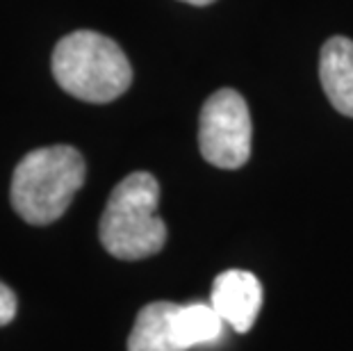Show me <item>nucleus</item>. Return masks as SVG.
Masks as SVG:
<instances>
[{"label": "nucleus", "mask_w": 353, "mask_h": 351, "mask_svg": "<svg viewBox=\"0 0 353 351\" xmlns=\"http://www.w3.org/2000/svg\"><path fill=\"white\" fill-rule=\"evenodd\" d=\"M17 294L10 285L0 281V326H7L17 317Z\"/></svg>", "instance_id": "nucleus-9"}, {"label": "nucleus", "mask_w": 353, "mask_h": 351, "mask_svg": "<svg viewBox=\"0 0 353 351\" xmlns=\"http://www.w3.org/2000/svg\"><path fill=\"white\" fill-rule=\"evenodd\" d=\"M221 315L212 308V303H185L176 305L174 312V331L176 340L183 351H190L194 347L212 345L221 335L223 328Z\"/></svg>", "instance_id": "nucleus-8"}, {"label": "nucleus", "mask_w": 353, "mask_h": 351, "mask_svg": "<svg viewBox=\"0 0 353 351\" xmlns=\"http://www.w3.org/2000/svg\"><path fill=\"white\" fill-rule=\"evenodd\" d=\"M160 185L148 171H134L112 190L101 217V244L119 260H141L162 251L167 226L157 214Z\"/></svg>", "instance_id": "nucleus-2"}, {"label": "nucleus", "mask_w": 353, "mask_h": 351, "mask_svg": "<svg viewBox=\"0 0 353 351\" xmlns=\"http://www.w3.org/2000/svg\"><path fill=\"white\" fill-rule=\"evenodd\" d=\"M52 76L66 94L87 103H110L125 94L132 66L117 41L94 30H78L57 41Z\"/></svg>", "instance_id": "nucleus-3"}, {"label": "nucleus", "mask_w": 353, "mask_h": 351, "mask_svg": "<svg viewBox=\"0 0 353 351\" xmlns=\"http://www.w3.org/2000/svg\"><path fill=\"white\" fill-rule=\"evenodd\" d=\"M85 183V160L78 148L57 144L30 151L17 164L10 199L32 226L57 221Z\"/></svg>", "instance_id": "nucleus-1"}, {"label": "nucleus", "mask_w": 353, "mask_h": 351, "mask_svg": "<svg viewBox=\"0 0 353 351\" xmlns=\"http://www.w3.org/2000/svg\"><path fill=\"white\" fill-rule=\"evenodd\" d=\"M319 78L330 106L353 117V41L330 37L319 55Z\"/></svg>", "instance_id": "nucleus-6"}, {"label": "nucleus", "mask_w": 353, "mask_h": 351, "mask_svg": "<svg viewBox=\"0 0 353 351\" xmlns=\"http://www.w3.org/2000/svg\"><path fill=\"white\" fill-rule=\"evenodd\" d=\"M178 303L153 301L139 310L128 338V351H183L176 340L174 312Z\"/></svg>", "instance_id": "nucleus-7"}, {"label": "nucleus", "mask_w": 353, "mask_h": 351, "mask_svg": "<svg viewBox=\"0 0 353 351\" xmlns=\"http://www.w3.org/2000/svg\"><path fill=\"white\" fill-rule=\"evenodd\" d=\"M183 3H190V5L201 7V5H210V3H214V0H183Z\"/></svg>", "instance_id": "nucleus-10"}, {"label": "nucleus", "mask_w": 353, "mask_h": 351, "mask_svg": "<svg viewBox=\"0 0 353 351\" xmlns=\"http://www.w3.org/2000/svg\"><path fill=\"white\" fill-rule=\"evenodd\" d=\"M262 285L258 276L244 270L221 272L212 283L210 303L237 333L251 331L262 308Z\"/></svg>", "instance_id": "nucleus-5"}, {"label": "nucleus", "mask_w": 353, "mask_h": 351, "mask_svg": "<svg viewBox=\"0 0 353 351\" xmlns=\"http://www.w3.org/2000/svg\"><path fill=\"white\" fill-rule=\"evenodd\" d=\"M251 114L244 96L230 87L214 92L201 110V155L219 169H239L251 158Z\"/></svg>", "instance_id": "nucleus-4"}]
</instances>
